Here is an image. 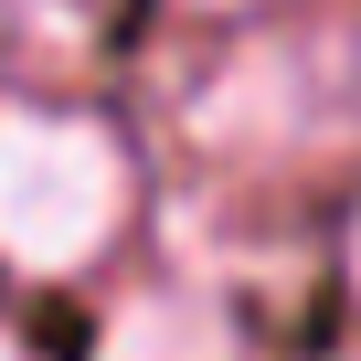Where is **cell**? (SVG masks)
Masks as SVG:
<instances>
[{
    "label": "cell",
    "instance_id": "6da1fadb",
    "mask_svg": "<svg viewBox=\"0 0 361 361\" xmlns=\"http://www.w3.org/2000/svg\"><path fill=\"white\" fill-rule=\"evenodd\" d=\"M128 202H138V180H128V149L106 117L0 96V266L75 276L85 255L117 245Z\"/></svg>",
    "mask_w": 361,
    "mask_h": 361
},
{
    "label": "cell",
    "instance_id": "277c9868",
    "mask_svg": "<svg viewBox=\"0 0 361 361\" xmlns=\"http://www.w3.org/2000/svg\"><path fill=\"white\" fill-rule=\"evenodd\" d=\"M350 276H361V234H350Z\"/></svg>",
    "mask_w": 361,
    "mask_h": 361
},
{
    "label": "cell",
    "instance_id": "3957f363",
    "mask_svg": "<svg viewBox=\"0 0 361 361\" xmlns=\"http://www.w3.org/2000/svg\"><path fill=\"white\" fill-rule=\"evenodd\" d=\"M0 361H22V340H11V329H0Z\"/></svg>",
    "mask_w": 361,
    "mask_h": 361
},
{
    "label": "cell",
    "instance_id": "7a4b0ae2",
    "mask_svg": "<svg viewBox=\"0 0 361 361\" xmlns=\"http://www.w3.org/2000/svg\"><path fill=\"white\" fill-rule=\"evenodd\" d=\"M96 361H234V329H224V308L180 298V287H138L106 319Z\"/></svg>",
    "mask_w": 361,
    "mask_h": 361
}]
</instances>
